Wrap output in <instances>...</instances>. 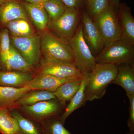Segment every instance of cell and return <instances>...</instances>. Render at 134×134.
Masks as SVG:
<instances>
[{"instance_id":"cell-21","label":"cell","mask_w":134,"mask_h":134,"mask_svg":"<svg viewBox=\"0 0 134 134\" xmlns=\"http://www.w3.org/2000/svg\"><path fill=\"white\" fill-rule=\"evenodd\" d=\"M87 78L82 79L78 91L70 100V103L65 108V111L60 116V120L63 124H65L67 118L73 112L85 105L86 101L85 99V90Z\"/></svg>"},{"instance_id":"cell-8","label":"cell","mask_w":134,"mask_h":134,"mask_svg":"<svg viewBox=\"0 0 134 134\" xmlns=\"http://www.w3.org/2000/svg\"><path fill=\"white\" fill-rule=\"evenodd\" d=\"M79 12L75 8H66L63 14L59 19L49 22L47 29L60 38L67 41L76 32Z\"/></svg>"},{"instance_id":"cell-10","label":"cell","mask_w":134,"mask_h":134,"mask_svg":"<svg viewBox=\"0 0 134 134\" xmlns=\"http://www.w3.org/2000/svg\"><path fill=\"white\" fill-rule=\"evenodd\" d=\"M82 23L84 39L96 58L104 47L103 37L95 22L85 13L83 16Z\"/></svg>"},{"instance_id":"cell-13","label":"cell","mask_w":134,"mask_h":134,"mask_svg":"<svg viewBox=\"0 0 134 134\" xmlns=\"http://www.w3.org/2000/svg\"><path fill=\"white\" fill-rule=\"evenodd\" d=\"M36 75V73L30 72L0 70V86L24 88Z\"/></svg>"},{"instance_id":"cell-22","label":"cell","mask_w":134,"mask_h":134,"mask_svg":"<svg viewBox=\"0 0 134 134\" xmlns=\"http://www.w3.org/2000/svg\"><path fill=\"white\" fill-rule=\"evenodd\" d=\"M53 92L42 90H31L22 96L17 101L18 108L21 106L31 105L44 100L55 99Z\"/></svg>"},{"instance_id":"cell-32","label":"cell","mask_w":134,"mask_h":134,"mask_svg":"<svg viewBox=\"0 0 134 134\" xmlns=\"http://www.w3.org/2000/svg\"><path fill=\"white\" fill-rule=\"evenodd\" d=\"M120 0H109L111 6L112 7H117L119 5Z\"/></svg>"},{"instance_id":"cell-27","label":"cell","mask_w":134,"mask_h":134,"mask_svg":"<svg viewBox=\"0 0 134 134\" xmlns=\"http://www.w3.org/2000/svg\"><path fill=\"white\" fill-rule=\"evenodd\" d=\"M9 32L7 28L0 33V59L7 55L11 45Z\"/></svg>"},{"instance_id":"cell-4","label":"cell","mask_w":134,"mask_h":134,"mask_svg":"<svg viewBox=\"0 0 134 134\" xmlns=\"http://www.w3.org/2000/svg\"><path fill=\"white\" fill-rule=\"evenodd\" d=\"M72 49L75 66L88 77L96 64L95 57L85 40L82 26L77 28L74 36L68 41Z\"/></svg>"},{"instance_id":"cell-30","label":"cell","mask_w":134,"mask_h":134,"mask_svg":"<svg viewBox=\"0 0 134 134\" xmlns=\"http://www.w3.org/2000/svg\"><path fill=\"white\" fill-rule=\"evenodd\" d=\"M67 7L75 8L78 9L81 2V0H61Z\"/></svg>"},{"instance_id":"cell-3","label":"cell","mask_w":134,"mask_h":134,"mask_svg":"<svg viewBox=\"0 0 134 134\" xmlns=\"http://www.w3.org/2000/svg\"><path fill=\"white\" fill-rule=\"evenodd\" d=\"M96 63L134 65V45L120 39L104 47L95 58Z\"/></svg>"},{"instance_id":"cell-31","label":"cell","mask_w":134,"mask_h":134,"mask_svg":"<svg viewBox=\"0 0 134 134\" xmlns=\"http://www.w3.org/2000/svg\"><path fill=\"white\" fill-rule=\"evenodd\" d=\"M25 2L33 3V4H41L43 5L44 3L46 2L48 0H24Z\"/></svg>"},{"instance_id":"cell-29","label":"cell","mask_w":134,"mask_h":134,"mask_svg":"<svg viewBox=\"0 0 134 134\" xmlns=\"http://www.w3.org/2000/svg\"><path fill=\"white\" fill-rule=\"evenodd\" d=\"M129 100V116L127 125L130 134H134V94L126 95Z\"/></svg>"},{"instance_id":"cell-12","label":"cell","mask_w":134,"mask_h":134,"mask_svg":"<svg viewBox=\"0 0 134 134\" xmlns=\"http://www.w3.org/2000/svg\"><path fill=\"white\" fill-rule=\"evenodd\" d=\"M76 79H60L50 75L38 74L25 87L31 90L45 91L54 92L62 85Z\"/></svg>"},{"instance_id":"cell-19","label":"cell","mask_w":134,"mask_h":134,"mask_svg":"<svg viewBox=\"0 0 134 134\" xmlns=\"http://www.w3.org/2000/svg\"><path fill=\"white\" fill-rule=\"evenodd\" d=\"M10 111L16 120L21 134H44L41 124L25 117L18 109Z\"/></svg>"},{"instance_id":"cell-14","label":"cell","mask_w":134,"mask_h":134,"mask_svg":"<svg viewBox=\"0 0 134 134\" xmlns=\"http://www.w3.org/2000/svg\"><path fill=\"white\" fill-rule=\"evenodd\" d=\"M21 5L38 30L42 32L47 29L50 20L43 5L25 1Z\"/></svg>"},{"instance_id":"cell-24","label":"cell","mask_w":134,"mask_h":134,"mask_svg":"<svg viewBox=\"0 0 134 134\" xmlns=\"http://www.w3.org/2000/svg\"><path fill=\"white\" fill-rule=\"evenodd\" d=\"M0 133L2 134H21L16 120L9 109L0 107Z\"/></svg>"},{"instance_id":"cell-23","label":"cell","mask_w":134,"mask_h":134,"mask_svg":"<svg viewBox=\"0 0 134 134\" xmlns=\"http://www.w3.org/2000/svg\"><path fill=\"white\" fill-rule=\"evenodd\" d=\"M12 37H26L36 35L29 21L24 19H16L5 25Z\"/></svg>"},{"instance_id":"cell-28","label":"cell","mask_w":134,"mask_h":134,"mask_svg":"<svg viewBox=\"0 0 134 134\" xmlns=\"http://www.w3.org/2000/svg\"><path fill=\"white\" fill-rule=\"evenodd\" d=\"M90 13L94 17L103 12L109 5V0H88Z\"/></svg>"},{"instance_id":"cell-15","label":"cell","mask_w":134,"mask_h":134,"mask_svg":"<svg viewBox=\"0 0 134 134\" xmlns=\"http://www.w3.org/2000/svg\"><path fill=\"white\" fill-rule=\"evenodd\" d=\"M29 21L28 15L21 4L10 0L0 6V23L4 25L17 19Z\"/></svg>"},{"instance_id":"cell-18","label":"cell","mask_w":134,"mask_h":134,"mask_svg":"<svg viewBox=\"0 0 134 134\" xmlns=\"http://www.w3.org/2000/svg\"><path fill=\"white\" fill-rule=\"evenodd\" d=\"M31 91L25 87L21 88L0 86V107L9 110L18 109L17 101L22 96Z\"/></svg>"},{"instance_id":"cell-26","label":"cell","mask_w":134,"mask_h":134,"mask_svg":"<svg viewBox=\"0 0 134 134\" xmlns=\"http://www.w3.org/2000/svg\"><path fill=\"white\" fill-rule=\"evenodd\" d=\"M43 6L48 14L50 21L59 19L66 8L61 0H48L43 4Z\"/></svg>"},{"instance_id":"cell-17","label":"cell","mask_w":134,"mask_h":134,"mask_svg":"<svg viewBox=\"0 0 134 134\" xmlns=\"http://www.w3.org/2000/svg\"><path fill=\"white\" fill-rule=\"evenodd\" d=\"M119 18L121 31V39L134 45V18L126 5L120 6Z\"/></svg>"},{"instance_id":"cell-11","label":"cell","mask_w":134,"mask_h":134,"mask_svg":"<svg viewBox=\"0 0 134 134\" xmlns=\"http://www.w3.org/2000/svg\"><path fill=\"white\" fill-rule=\"evenodd\" d=\"M0 70L36 73L37 68L32 66L11 44L7 56L0 59Z\"/></svg>"},{"instance_id":"cell-6","label":"cell","mask_w":134,"mask_h":134,"mask_svg":"<svg viewBox=\"0 0 134 134\" xmlns=\"http://www.w3.org/2000/svg\"><path fill=\"white\" fill-rule=\"evenodd\" d=\"M65 107L55 99L41 101L32 105L21 106L17 109L25 117L41 124L51 118L60 116Z\"/></svg>"},{"instance_id":"cell-5","label":"cell","mask_w":134,"mask_h":134,"mask_svg":"<svg viewBox=\"0 0 134 134\" xmlns=\"http://www.w3.org/2000/svg\"><path fill=\"white\" fill-rule=\"evenodd\" d=\"M94 21L101 34L104 47L121 39L119 21L113 7L110 4L104 10L95 17Z\"/></svg>"},{"instance_id":"cell-25","label":"cell","mask_w":134,"mask_h":134,"mask_svg":"<svg viewBox=\"0 0 134 134\" xmlns=\"http://www.w3.org/2000/svg\"><path fill=\"white\" fill-rule=\"evenodd\" d=\"M41 124L44 134H72L64 127L60 116L51 118Z\"/></svg>"},{"instance_id":"cell-7","label":"cell","mask_w":134,"mask_h":134,"mask_svg":"<svg viewBox=\"0 0 134 134\" xmlns=\"http://www.w3.org/2000/svg\"><path fill=\"white\" fill-rule=\"evenodd\" d=\"M10 37L11 44L30 64L37 69L41 59L40 36Z\"/></svg>"},{"instance_id":"cell-1","label":"cell","mask_w":134,"mask_h":134,"mask_svg":"<svg viewBox=\"0 0 134 134\" xmlns=\"http://www.w3.org/2000/svg\"><path fill=\"white\" fill-rule=\"evenodd\" d=\"M40 36L41 52L40 65L59 63H74V55L68 41L55 36L47 29L41 32Z\"/></svg>"},{"instance_id":"cell-9","label":"cell","mask_w":134,"mask_h":134,"mask_svg":"<svg viewBox=\"0 0 134 134\" xmlns=\"http://www.w3.org/2000/svg\"><path fill=\"white\" fill-rule=\"evenodd\" d=\"M38 74L50 75L60 79H84L88 77L71 63L41 64L37 68L36 74Z\"/></svg>"},{"instance_id":"cell-2","label":"cell","mask_w":134,"mask_h":134,"mask_svg":"<svg viewBox=\"0 0 134 134\" xmlns=\"http://www.w3.org/2000/svg\"><path fill=\"white\" fill-rule=\"evenodd\" d=\"M117 73V66L115 65L96 63L86 79L85 101L102 98L108 85L115 79Z\"/></svg>"},{"instance_id":"cell-33","label":"cell","mask_w":134,"mask_h":134,"mask_svg":"<svg viewBox=\"0 0 134 134\" xmlns=\"http://www.w3.org/2000/svg\"><path fill=\"white\" fill-rule=\"evenodd\" d=\"M9 1H10V0H0V6L4 3L7 2Z\"/></svg>"},{"instance_id":"cell-20","label":"cell","mask_w":134,"mask_h":134,"mask_svg":"<svg viewBox=\"0 0 134 134\" xmlns=\"http://www.w3.org/2000/svg\"><path fill=\"white\" fill-rule=\"evenodd\" d=\"M83 79H78L66 82L62 85L54 92L56 99L64 107L70 101L80 88Z\"/></svg>"},{"instance_id":"cell-16","label":"cell","mask_w":134,"mask_h":134,"mask_svg":"<svg viewBox=\"0 0 134 134\" xmlns=\"http://www.w3.org/2000/svg\"><path fill=\"white\" fill-rule=\"evenodd\" d=\"M117 73L111 83L122 87L126 95L134 94V65L121 64L117 66Z\"/></svg>"}]
</instances>
